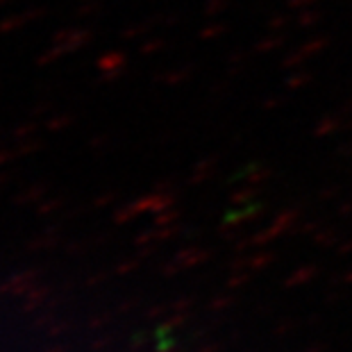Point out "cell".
Listing matches in <instances>:
<instances>
[{
    "label": "cell",
    "instance_id": "obj_4",
    "mask_svg": "<svg viewBox=\"0 0 352 352\" xmlns=\"http://www.w3.org/2000/svg\"><path fill=\"white\" fill-rule=\"evenodd\" d=\"M46 323H55V316H52V314H41L39 318H36V327H41V325H46Z\"/></svg>",
    "mask_w": 352,
    "mask_h": 352
},
{
    "label": "cell",
    "instance_id": "obj_3",
    "mask_svg": "<svg viewBox=\"0 0 352 352\" xmlns=\"http://www.w3.org/2000/svg\"><path fill=\"white\" fill-rule=\"evenodd\" d=\"M64 332H69V323H66V320H59L57 325L50 323V327H48V334L50 336H59V334H64Z\"/></svg>",
    "mask_w": 352,
    "mask_h": 352
},
{
    "label": "cell",
    "instance_id": "obj_5",
    "mask_svg": "<svg viewBox=\"0 0 352 352\" xmlns=\"http://www.w3.org/2000/svg\"><path fill=\"white\" fill-rule=\"evenodd\" d=\"M46 352H66V348H64V346H55V348H50V350H46Z\"/></svg>",
    "mask_w": 352,
    "mask_h": 352
},
{
    "label": "cell",
    "instance_id": "obj_2",
    "mask_svg": "<svg viewBox=\"0 0 352 352\" xmlns=\"http://www.w3.org/2000/svg\"><path fill=\"white\" fill-rule=\"evenodd\" d=\"M36 273L34 271H28V273H19V275H14L10 277L5 284H0V294H12L14 289L19 287V284H23V282H30V280H34Z\"/></svg>",
    "mask_w": 352,
    "mask_h": 352
},
{
    "label": "cell",
    "instance_id": "obj_1",
    "mask_svg": "<svg viewBox=\"0 0 352 352\" xmlns=\"http://www.w3.org/2000/svg\"><path fill=\"white\" fill-rule=\"evenodd\" d=\"M50 296V287H46V284H36V287L30 291V294H25V302H23V309L25 311H32L36 309V307H41L43 302H46V298Z\"/></svg>",
    "mask_w": 352,
    "mask_h": 352
}]
</instances>
